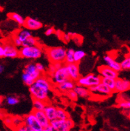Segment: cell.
Instances as JSON below:
<instances>
[{
    "label": "cell",
    "instance_id": "cell-1",
    "mask_svg": "<svg viewBox=\"0 0 130 131\" xmlns=\"http://www.w3.org/2000/svg\"><path fill=\"white\" fill-rule=\"evenodd\" d=\"M53 87V84L49 77L43 74L35 81L29 90L32 99L41 100L48 103L49 95Z\"/></svg>",
    "mask_w": 130,
    "mask_h": 131
},
{
    "label": "cell",
    "instance_id": "cell-2",
    "mask_svg": "<svg viewBox=\"0 0 130 131\" xmlns=\"http://www.w3.org/2000/svg\"><path fill=\"white\" fill-rule=\"evenodd\" d=\"M41 75L43 74H41L37 69L35 63H30L26 65L23 69L21 79L23 83L26 86L29 87Z\"/></svg>",
    "mask_w": 130,
    "mask_h": 131
},
{
    "label": "cell",
    "instance_id": "cell-3",
    "mask_svg": "<svg viewBox=\"0 0 130 131\" xmlns=\"http://www.w3.org/2000/svg\"><path fill=\"white\" fill-rule=\"evenodd\" d=\"M44 53V49L41 45L21 47L19 49V57L27 59L35 60L41 58Z\"/></svg>",
    "mask_w": 130,
    "mask_h": 131
},
{
    "label": "cell",
    "instance_id": "cell-4",
    "mask_svg": "<svg viewBox=\"0 0 130 131\" xmlns=\"http://www.w3.org/2000/svg\"><path fill=\"white\" fill-rule=\"evenodd\" d=\"M44 51L51 63H64L66 49L63 47H48L44 49Z\"/></svg>",
    "mask_w": 130,
    "mask_h": 131
},
{
    "label": "cell",
    "instance_id": "cell-5",
    "mask_svg": "<svg viewBox=\"0 0 130 131\" xmlns=\"http://www.w3.org/2000/svg\"><path fill=\"white\" fill-rule=\"evenodd\" d=\"M101 77L99 75H96L94 73H90L86 76H80L79 79L76 81V84L80 86L90 88L98 85L101 83Z\"/></svg>",
    "mask_w": 130,
    "mask_h": 131
},
{
    "label": "cell",
    "instance_id": "cell-6",
    "mask_svg": "<svg viewBox=\"0 0 130 131\" xmlns=\"http://www.w3.org/2000/svg\"><path fill=\"white\" fill-rule=\"evenodd\" d=\"M50 77H51L52 83L53 85H54L55 86L69 79V77L68 75L67 71H66L64 64L61 68L56 69Z\"/></svg>",
    "mask_w": 130,
    "mask_h": 131
},
{
    "label": "cell",
    "instance_id": "cell-7",
    "mask_svg": "<svg viewBox=\"0 0 130 131\" xmlns=\"http://www.w3.org/2000/svg\"><path fill=\"white\" fill-rule=\"evenodd\" d=\"M50 125L59 131H70V130L74 127V123L70 117H69L65 120L56 118L50 121Z\"/></svg>",
    "mask_w": 130,
    "mask_h": 131
},
{
    "label": "cell",
    "instance_id": "cell-8",
    "mask_svg": "<svg viewBox=\"0 0 130 131\" xmlns=\"http://www.w3.org/2000/svg\"><path fill=\"white\" fill-rule=\"evenodd\" d=\"M89 89V91L92 94V96H99L100 97H108L113 95L114 92L112 90L105 86L103 83H99L98 85L94 86H91Z\"/></svg>",
    "mask_w": 130,
    "mask_h": 131
},
{
    "label": "cell",
    "instance_id": "cell-9",
    "mask_svg": "<svg viewBox=\"0 0 130 131\" xmlns=\"http://www.w3.org/2000/svg\"><path fill=\"white\" fill-rule=\"evenodd\" d=\"M23 124L27 127L31 128V129L36 131H42V130L43 129V128L42 127L41 125H40V123H39L33 112L23 116Z\"/></svg>",
    "mask_w": 130,
    "mask_h": 131
},
{
    "label": "cell",
    "instance_id": "cell-10",
    "mask_svg": "<svg viewBox=\"0 0 130 131\" xmlns=\"http://www.w3.org/2000/svg\"><path fill=\"white\" fill-rule=\"evenodd\" d=\"M64 65H65L68 75L69 77V79L74 82H76V81L81 76L79 69V64L73 63H69V64H64Z\"/></svg>",
    "mask_w": 130,
    "mask_h": 131
},
{
    "label": "cell",
    "instance_id": "cell-11",
    "mask_svg": "<svg viewBox=\"0 0 130 131\" xmlns=\"http://www.w3.org/2000/svg\"><path fill=\"white\" fill-rule=\"evenodd\" d=\"M4 57L14 59L19 57V49L13 45V43H5L3 44Z\"/></svg>",
    "mask_w": 130,
    "mask_h": 131
},
{
    "label": "cell",
    "instance_id": "cell-12",
    "mask_svg": "<svg viewBox=\"0 0 130 131\" xmlns=\"http://www.w3.org/2000/svg\"><path fill=\"white\" fill-rule=\"evenodd\" d=\"M130 89V81L125 79L117 78L115 79L114 93H126Z\"/></svg>",
    "mask_w": 130,
    "mask_h": 131
},
{
    "label": "cell",
    "instance_id": "cell-13",
    "mask_svg": "<svg viewBox=\"0 0 130 131\" xmlns=\"http://www.w3.org/2000/svg\"><path fill=\"white\" fill-rule=\"evenodd\" d=\"M98 71L99 75L101 77H107V78L116 79L119 77V73L115 71L112 69L110 68L106 65H101L98 67Z\"/></svg>",
    "mask_w": 130,
    "mask_h": 131
},
{
    "label": "cell",
    "instance_id": "cell-14",
    "mask_svg": "<svg viewBox=\"0 0 130 131\" xmlns=\"http://www.w3.org/2000/svg\"><path fill=\"white\" fill-rule=\"evenodd\" d=\"M23 26L25 27V29L29 31H37V30L41 29L43 25L42 22L39 20L30 17H27L26 19H25V23Z\"/></svg>",
    "mask_w": 130,
    "mask_h": 131
},
{
    "label": "cell",
    "instance_id": "cell-15",
    "mask_svg": "<svg viewBox=\"0 0 130 131\" xmlns=\"http://www.w3.org/2000/svg\"><path fill=\"white\" fill-rule=\"evenodd\" d=\"M103 59H104V61L106 66L114 70L115 71L117 72V73L122 71V69H121L120 63L116 61L112 55H110V54H107V55H105Z\"/></svg>",
    "mask_w": 130,
    "mask_h": 131
},
{
    "label": "cell",
    "instance_id": "cell-16",
    "mask_svg": "<svg viewBox=\"0 0 130 131\" xmlns=\"http://www.w3.org/2000/svg\"><path fill=\"white\" fill-rule=\"evenodd\" d=\"M33 113L35 115L40 125H41L43 128H45L50 125L49 120L48 119L46 115L44 114L43 111H35L33 110Z\"/></svg>",
    "mask_w": 130,
    "mask_h": 131
},
{
    "label": "cell",
    "instance_id": "cell-17",
    "mask_svg": "<svg viewBox=\"0 0 130 131\" xmlns=\"http://www.w3.org/2000/svg\"><path fill=\"white\" fill-rule=\"evenodd\" d=\"M73 90L76 93L78 98L79 97L83 99L92 98V94L89 91V89L87 88V87H84V86L76 85V86H74Z\"/></svg>",
    "mask_w": 130,
    "mask_h": 131
},
{
    "label": "cell",
    "instance_id": "cell-18",
    "mask_svg": "<svg viewBox=\"0 0 130 131\" xmlns=\"http://www.w3.org/2000/svg\"><path fill=\"white\" fill-rule=\"evenodd\" d=\"M76 82L71 81V80L68 79L66 81L63 82V83H61L59 85H56V87L62 93H65L66 92L73 90L74 88V86H76Z\"/></svg>",
    "mask_w": 130,
    "mask_h": 131
},
{
    "label": "cell",
    "instance_id": "cell-19",
    "mask_svg": "<svg viewBox=\"0 0 130 131\" xmlns=\"http://www.w3.org/2000/svg\"><path fill=\"white\" fill-rule=\"evenodd\" d=\"M44 114L46 115L49 121H53L56 118V107L50 104H46L44 110Z\"/></svg>",
    "mask_w": 130,
    "mask_h": 131
},
{
    "label": "cell",
    "instance_id": "cell-20",
    "mask_svg": "<svg viewBox=\"0 0 130 131\" xmlns=\"http://www.w3.org/2000/svg\"><path fill=\"white\" fill-rule=\"evenodd\" d=\"M13 35L16 36L23 43L25 40L31 36V32L29 30L27 29H21L17 30L16 32L13 33Z\"/></svg>",
    "mask_w": 130,
    "mask_h": 131
},
{
    "label": "cell",
    "instance_id": "cell-21",
    "mask_svg": "<svg viewBox=\"0 0 130 131\" xmlns=\"http://www.w3.org/2000/svg\"><path fill=\"white\" fill-rule=\"evenodd\" d=\"M7 16H8V18H9L13 21H15L17 25H20V26H23L24 25L25 19L19 13H15V12H11V13H8Z\"/></svg>",
    "mask_w": 130,
    "mask_h": 131
},
{
    "label": "cell",
    "instance_id": "cell-22",
    "mask_svg": "<svg viewBox=\"0 0 130 131\" xmlns=\"http://www.w3.org/2000/svg\"><path fill=\"white\" fill-rule=\"evenodd\" d=\"M101 83H103L105 86H107L110 90L114 93V89H115V79L107 77H102L101 79Z\"/></svg>",
    "mask_w": 130,
    "mask_h": 131
},
{
    "label": "cell",
    "instance_id": "cell-23",
    "mask_svg": "<svg viewBox=\"0 0 130 131\" xmlns=\"http://www.w3.org/2000/svg\"><path fill=\"white\" fill-rule=\"evenodd\" d=\"M37 45H39L38 39H37L36 37L32 35L22 43V47H31Z\"/></svg>",
    "mask_w": 130,
    "mask_h": 131
},
{
    "label": "cell",
    "instance_id": "cell-24",
    "mask_svg": "<svg viewBox=\"0 0 130 131\" xmlns=\"http://www.w3.org/2000/svg\"><path fill=\"white\" fill-rule=\"evenodd\" d=\"M46 104L47 103L43 101L33 99V110H35V111H43Z\"/></svg>",
    "mask_w": 130,
    "mask_h": 131
},
{
    "label": "cell",
    "instance_id": "cell-25",
    "mask_svg": "<svg viewBox=\"0 0 130 131\" xmlns=\"http://www.w3.org/2000/svg\"><path fill=\"white\" fill-rule=\"evenodd\" d=\"M70 117L69 114L66 111L60 107H56V118L60 120L67 119Z\"/></svg>",
    "mask_w": 130,
    "mask_h": 131
},
{
    "label": "cell",
    "instance_id": "cell-26",
    "mask_svg": "<svg viewBox=\"0 0 130 131\" xmlns=\"http://www.w3.org/2000/svg\"><path fill=\"white\" fill-rule=\"evenodd\" d=\"M86 54L84 51L82 50H77L74 51V63L79 64L81 62V61L86 57Z\"/></svg>",
    "mask_w": 130,
    "mask_h": 131
},
{
    "label": "cell",
    "instance_id": "cell-27",
    "mask_svg": "<svg viewBox=\"0 0 130 131\" xmlns=\"http://www.w3.org/2000/svg\"><path fill=\"white\" fill-rule=\"evenodd\" d=\"M75 50L74 49L70 48L68 49H66V57H65V60H64V64H69V63H74V53Z\"/></svg>",
    "mask_w": 130,
    "mask_h": 131
},
{
    "label": "cell",
    "instance_id": "cell-28",
    "mask_svg": "<svg viewBox=\"0 0 130 131\" xmlns=\"http://www.w3.org/2000/svg\"><path fill=\"white\" fill-rule=\"evenodd\" d=\"M20 100L18 97L13 95H9L5 98V102L9 106H15L19 103Z\"/></svg>",
    "mask_w": 130,
    "mask_h": 131
},
{
    "label": "cell",
    "instance_id": "cell-29",
    "mask_svg": "<svg viewBox=\"0 0 130 131\" xmlns=\"http://www.w3.org/2000/svg\"><path fill=\"white\" fill-rule=\"evenodd\" d=\"M23 125V117L19 116H12V125L11 128L13 129L17 128L18 126Z\"/></svg>",
    "mask_w": 130,
    "mask_h": 131
},
{
    "label": "cell",
    "instance_id": "cell-30",
    "mask_svg": "<svg viewBox=\"0 0 130 131\" xmlns=\"http://www.w3.org/2000/svg\"><path fill=\"white\" fill-rule=\"evenodd\" d=\"M120 63V66L122 70H125L128 71L130 69V57L129 55H127L122 60V61Z\"/></svg>",
    "mask_w": 130,
    "mask_h": 131
},
{
    "label": "cell",
    "instance_id": "cell-31",
    "mask_svg": "<svg viewBox=\"0 0 130 131\" xmlns=\"http://www.w3.org/2000/svg\"><path fill=\"white\" fill-rule=\"evenodd\" d=\"M118 106L124 110H129L130 101H119Z\"/></svg>",
    "mask_w": 130,
    "mask_h": 131
},
{
    "label": "cell",
    "instance_id": "cell-32",
    "mask_svg": "<svg viewBox=\"0 0 130 131\" xmlns=\"http://www.w3.org/2000/svg\"><path fill=\"white\" fill-rule=\"evenodd\" d=\"M66 95H67V96L70 99L73 101H76L78 99V96L76 95V93H75L74 90H71V91L66 92Z\"/></svg>",
    "mask_w": 130,
    "mask_h": 131
},
{
    "label": "cell",
    "instance_id": "cell-33",
    "mask_svg": "<svg viewBox=\"0 0 130 131\" xmlns=\"http://www.w3.org/2000/svg\"><path fill=\"white\" fill-rule=\"evenodd\" d=\"M12 43L15 47H17V48L19 47H22V42L16 36L13 35V37H12Z\"/></svg>",
    "mask_w": 130,
    "mask_h": 131
},
{
    "label": "cell",
    "instance_id": "cell-34",
    "mask_svg": "<svg viewBox=\"0 0 130 131\" xmlns=\"http://www.w3.org/2000/svg\"><path fill=\"white\" fill-rule=\"evenodd\" d=\"M72 39H73V41L76 43V45H78V46H80V45L82 44V37L80 36V35H78V34L75 37H73Z\"/></svg>",
    "mask_w": 130,
    "mask_h": 131
},
{
    "label": "cell",
    "instance_id": "cell-35",
    "mask_svg": "<svg viewBox=\"0 0 130 131\" xmlns=\"http://www.w3.org/2000/svg\"><path fill=\"white\" fill-rule=\"evenodd\" d=\"M35 66H36L37 69L38 70L41 74H44L45 73V67H44L43 64L41 63H35Z\"/></svg>",
    "mask_w": 130,
    "mask_h": 131
},
{
    "label": "cell",
    "instance_id": "cell-36",
    "mask_svg": "<svg viewBox=\"0 0 130 131\" xmlns=\"http://www.w3.org/2000/svg\"><path fill=\"white\" fill-rule=\"evenodd\" d=\"M4 123L5 124V125H7L9 127H11V128L12 125V116H5V118H4Z\"/></svg>",
    "mask_w": 130,
    "mask_h": 131
},
{
    "label": "cell",
    "instance_id": "cell-37",
    "mask_svg": "<svg viewBox=\"0 0 130 131\" xmlns=\"http://www.w3.org/2000/svg\"><path fill=\"white\" fill-rule=\"evenodd\" d=\"M61 39H62L64 43H68V42L70 41L71 37H70V35L68 34V33H63L62 34V36H61Z\"/></svg>",
    "mask_w": 130,
    "mask_h": 131
},
{
    "label": "cell",
    "instance_id": "cell-38",
    "mask_svg": "<svg viewBox=\"0 0 130 131\" xmlns=\"http://www.w3.org/2000/svg\"><path fill=\"white\" fill-rule=\"evenodd\" d=\"M55 31H56L55 29L53 27H49V28H48L46 30V31L44 32V34H45L46 36H51V35H52L55 33Z\"/></svg>",
    "mask_w": 130,
    "mask_h": 131
},
{
    "label": "cell",
    "instance_id": "cell-39",
    "mask_svg": "<svg viewBox=\"0 0 130 131\" xmlns=\"http://www.w3.org/2000/svg\"><path fill=\"white\" fill-rule=\"evenodd\" d=\"M56 71L55 68H54V65H53V63H51V65H50L49 67V71H48V73H49V77H51V75H53V73Z\"/></svg>",
    "mask_w": 130,
    "mask_h": 131
},
{
    "label": "cell",
    "instance_id": "cell-40",
    "mask_svg": "<svg viewBox=\"0 0 130 131\" xmlns=\"http://www.w3.org/2000/svg\"><path fill=\"white\" fill-rule=\"evenodd\" d=\"M14 130H15V131H27V127L24 124H23V125L18 126L17 128H15Z\"/></svg>",
    "mask_w": 130,
    "mask_h": 131
},
{
    "label": "cell",
    "instance_id": "cell-41",
    "mask_svg": "<svg viewBox=\"0 0 130 131\" xmlns=\"http://www.w3.org/2000/svg\"><path fill=\"white\" fill-rule=\"evenodd\" d=\"M4 57V49H3V44L0 43V59Z\"/></svg>",
    "mask_w": 130,
    "mask_h": 131
},
{
    "label": "cell",
    "instance_id": "cell-42",
    "mask_svg": "<svg viewBox=\"0 0 130 131\" xmlns=\"http://www.w3.org/2000/svg\"><path fill=\"white\" fill-rule=\"evenodd\" d=\"M53 65H54V68H55V69H58L59 68H61V67L63 66V65H64V63H53Z\"/></svg>",
    "mask_w": 130,
    "mask_h": 131
},
{
    "label": "cell",
    "instance_id": "cell-43",
    "mask_svg": "<svg viewBox=\"0 0 130 131\" xmlns=\"http://www.w3.org/2000/svg\"><path fill=\"white\" fill-rule=\"evenodd\" d=\"M54 34L56 35V36L58 37L59 39L61 38V36H62V34H63V32L61 31L60 30H56V31H55V33H54Z\"/></svg>",
    "mask_w": 130,
    "mask_h": 131
},
{
    "label": "cell",
    "instance_id": "cell-44",
    "mask_svg": "<svg viewBox=\"0 0 130 131\" xmlns=\"http://www.w3.org/2000/svg\"><path fill=\"white\" fill-rule=\"evenodd\" d=\"M46 128L49 131H59L58 129H56V128H54V127H53L52 126H51V125H49V126H48V127H46Z\"/></svg>",
    "mask_w": 130,
    "mask_h": 131
},
{
    "label": "cell",
    "instance_id": "cell-45",
    "mask_svg": "<svg viewBox=\"0 0 130 131\" xmlns=\"http://www.w3.org/2000/svg\"><path fill=\"white\" fill-rule=\"evenodd\" d=\"M3 101H4V99H3V96H0V111H1V110H2V106H3Z\"/></svg>",
    "mask_w": 130,
    "mask_h": 131
},
{
    "label": "cell",
    "instance_id": "cell-46",
    "mask_svg": "<svg viewBox=\"0 0 130 131\" xmlns=\"http://www.w3.org/2000/svg\"><path fill=\"white\" fill-rule=\"evenodd\" d=\"M4 70H5V67L3 64L2 63H0V74H2V73H3L4 71Z\"/></svg>",
    "mask_w": 130,
    "mask_h": 131
},
{
    "label": "cell",
    "instance_id": "cell-47",
    "mask_svg": "<svg viewBox=\"0 0 130 131\" xmlns=\"http://www.w3.org/2000/svg\"><path fill=\"white\" fill-rule=\"evenodd\" d=\"M27 131H36V130H34L31 129V128H29L27 127Z\"/></svg>",
    "mask_w": 130,
    "mask_h": 131
},
{
    "label": "cell",
    "instance_id": "cell-48",
    "mask_svg": "<svg viewBox=\"0 0 130 131\" xmlns=\"http://www.w3.org/2000/svg\"><path fill=\"white\" fill-rule=\"evenodd\" d=\"M42 131H49V130H48L45 128H43V129L42 130Z\"/></svg>",
    "mask_w": 130,
    "mask_h": 131
},
{
    "label": "cell",
    "instance_id": "cell-49",
    "mask_svg": "<svg viewBox=\"0 0 130 131\" xmlns=\"http://www.w3.org/2000/svg\"><path fill=\"white\" fill-rule=\"evenodd\" d=\"M2 7H1V5H0V10H2Z\"/></svg>",
    "mask_w": 130,
    "mask_h": 131
}]
</instances>
